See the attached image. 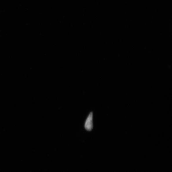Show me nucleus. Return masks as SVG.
Returning <instances> with one entry per match:
<instances>
[{
	"label": "nucleus",
	"mask_w": 172,
	"mask_h": 172,
	"mask_svg": "<svg viewBox=\"0 0 172 172\" xmlns=\"http://www.w3.org/2000/svg\"><path fill=\"white\" fill-rule=\"evenodd\" d=\"M93 114L91 112L89 114L85 122V129L88 131H91L93 127Z\"/></svg>",
	"instance_id": "f257e3e1"
}]
</instances>
